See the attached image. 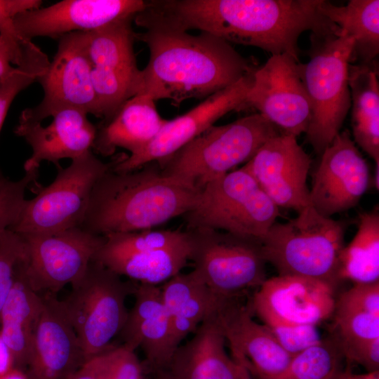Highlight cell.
<instances>
[{
  "label": "cell",
  "instance_id": "obj_43",
  "mask_svg": "<svg viewBox=\"0 0 379 379\" xmlns=\"http://www.w3.org/2000/svg\"><path fill=\"white\" fill-rule=\"evenodd\" d=\"M29 42L0 34V81L10 76L22 62Z\"/></svg>",
  "mask_w": 379,
  "mask_h": 379
},
{
  "label": "cell",
  "instance_id": "obj_21",
  "mask_svg": "<svg viewBox=\"0 0 379 379\" xmlns=\"http://www.w3.org/2000/svg\"><path fill=\"white\" fill-rule=\"evenodd\" d=\"M26 368L29 379H67L86 362L61 300L44 294Z\"/></svg>",
  "mask_w": 379,
  "mask_h": 379
},
{
  "label": "cell",
  "instance_id": "obj_7",
  "mask_svg": "<svg viewBox=\"0 0 379 379\" xmlns=\"http://www.w3.org/2000/svg\"><path fill=\"white\" fill-rule=\"evenodd\" d=\"M280 215L242 166L207 182L182 216L187 228H210L261 241Z\"/></svg>",
  "mask_w": 379,
  "mask_h": 379
},
{
  "label": "cell",
  "instance_id": "obj_19",
  "mask_svg": "<svg viewBox=\"0 0 379 379\" xmlns=\"http://www.w3.org/2000/svg\"><path fill=\"white\" fill-rule=\"evenodd\" d=\"M237 297L220 295L210 314L228 343L232 359L254 379L280 373L293 356L280 346L266 326L253 319L249 305L241 304Z\"/></svg>",
  "mask_w": 379,
  "mask_h": 379
},
{
  "label": "cell",
  "instance_id": "obj_41",
  "mask_svg": "<svg viewBox=\"0 0 379 379\" xmlns=\"http://www.w3.org/2000/svg\"><path fill=\"white\" fill-rule=\"evenodd\" d=\"M339 345L349 361L361 365L368 372L379 371V338Z\"/></svg>",
  "mask_w": 379,
  "mask_h": 379
},
{
  "label": "cell",
  "instance_id": "obj_46",
  "mask_svg": "<svg viewBox=\"0 0 379 379\" xmlns=\"http://www.w3.org/2000/svg\"><path fill=\"white\" fill-rule=\"evenodd\" d=\"M0 379H29L26 371L13 367L0 375Z\"/></svg>",
  "mask_w": 379,
  "mask_h": 379
},
{
  "label": "cell",
  "instance_id": "obj_29",
  "mask_svg": "<svg viewBox=\"0 0 379 379\" xmlns=\"http://www.w3.org/2000/svg\"><path fill=\"white\" fill-rule=\"evenodd\" d=\"M319 11L354 41L350 64H370L379 53V1L350 0L338 6L321 0Z\"/></svg>",
  "mask_w": 379,
  "mask_h": 379
},
{
  "label": "cell",
  "instance_id": "obj_36",
  "mask_svg": "<svg viewBox=\"0 0 379 379\" xmlns=\"http://www.w3.org/2000/svg\"><path fill=\"white\" fill-rule=\"evenodd\" d=\"M339 344L379 338V315L359 310H334Z\"/></svg>",
  "mask_w": 379,
  "mask_h": 379
},
{
  "label": "cell",
  "instance_id": "obj_13",
  "mask_svg": "<svg viewBox=\"0 0 379 379\" xmlns=\"http://www.w3.org/2000/svg\"><path fill=\"white\" fill-rule=\"evenodd\" d=\"M20 235L25 244L29 282L41 295H55L81 278L105 239L81 227Z\"/></svg>",
  "mask_w": 379,
  "mask_h": 379
},
{
  "label": "cell",
  "instance_id": "obj_11",
  "mask_svg": "<svg viewBox=\"0 0 379 379\" xmlns=\"http://www.w3.org/2000/svg\"><path fill=\"white\" fill-rule=\"evenodd\" d=\"M58 39L53 60L36 81L42 86L44 98L36 106L22 111L20 121L40 122L65 108H76L100 118L86 32H71Z\"/></svg>",
  "mask_w": 379,
  "mask_h": 379
},
{
  "label": "cell",
  "instance_id": "obj_47",
  "mask_svg": "<svg viewBox=\"0 0 379 379\" xmlns=\"http://www.w3.org/2000/svg\"><path fill=\"white\" fill-rule=\"evenodd\" d=\"M67 379H95L94 376L83 366Z\"/></svg>",
  "mask_w": 379,
  "mask_h": 379
},
{
  "label": "cell",
  "instance_id": "obj_34",
  "mask_svg": "<svg viewBox=\"0 0 379 379\" xmlns=\"http://www.w3.org/2000/svg\"><path fill=\"white\" fill-rule=\"evenodd\" d=\"M49 63L48 56L39 47L30 42L22 62L10 76L0 81V131L16 95L36 81L46 72Z\"/></svg>",
  "mask_w": 379,
  "mask_h": 379
},
{
  "label": "cell",
  "instance_id": "obj_27",
  "mask_svg": "<svg viewBox=\"0 0 379 379\" xmlns=\"http://www.w3.org/2000/svg\"><path fill=\"white\" fill-rule=\"evenodd\" d=\"M160 287L177 349L214 310L220 295L212 291L193 270L180 272Z\"/></svg>",
  "mask_w": 379,
  "mask_h": 379
},
{
  "label": "cell",
  "instance_id": "obj_42",
  "mask_svg": "<svg viewBox=\"0 0 379 379\" xmlns=\"http://www.w3.org/2000/svg\"><path fill=\"white\" fill-rule=\"evenodd\" d=\"M42 3L41 0H0V34L24 41L15 32L13 19L22 12L41 7Z\"/></svg>",
  "mask_w": 379,
  "mask_h": 379
},
{
  "label": "cell",
  "instance_id": "obj_31",
  "mask_svg": "<svg viewBox=\"0 0 379 379\" xmlns=\"http://www.w3.org/2000/svg\"><path fill=\"white\" fill-rule=\"evenodd\" d=\"M338 281H379V212L378 207L359 215L357 231L344 246L338 261Z\"/></svg>",
  "mask_w": 379,
  "mask_h": 379
},
{
  "label": "cell",
  "instance_id": "obj_48",
  "mask_svg": "<svg viewBox=\"0 0 379 379\" xmlns=\"http://www.w3.org/2000/svg\"><path fill=\"white\" fill-rule=\"evenodd\" d=\"M154 375V379H173L167 370L157 371Z\"/></svg>",
  "mask_w": 379,
  "mask_h": 379
},
{
  "label": "cell",
  "instance_id": "obj_2",
  "mask_svg": "<svg viewBox=\"0 0 379 379\" xmlns=\"http://www.w3.org/2000/svg\"><path fill=\"white\" fill-rule=\"evenodd\" d=\"M135 38L145 43L149 61L140 70L137 94L179 105L207 98L256 69L228 42L206 32L189 34L171 26L147 23Z\"/></svg>",
  "mask_w": 379,
  "mask_h": 379
},
{
  "label": "cell",
  "instance_id": "obj_45",
  "mask_svg": "<svg viewBox=\"0 0 379 379\" xmlns=\"http://www.w3.org/2000/svg\"><path fill=\"white\" fill-rule=\"evenodd\" d=\"M339 379H379V371L355 374L352 373L350 369H347L340 373Z\"/></svg>",
  "mask_w": 379,
  "mask_h": 379
},
{
  "label": "cell",
  "instance_id": "obj_5",
  "mask_svg": "<svg viewBox=\"0 0 379 379\" xmlns=\"http://www.w3.org/2000/svg\"><path fill=\"white\" fill-rule=\"evenodd\" d=\"M307 62L298 63L311 107L307 142L321 154L340 132L351 107L348 69L354 46L347 34L310 36Z\"/></svg>",
  "mask_w": 379,
  "mask_h": 379
},
{
  "label": "cell",
  "instance_id": "obj_4",
  "mask_svg": "<svg viewBox=\"0 0 379 379\" xmlns=\"http://www.w3.org/2000/svg\"><path fill=\"white\" fill-rule=\"evenodd\" d=\"M345 234L343 221L308 206L287 222H275L261 240L262 251L279 275L310 277L335 288Z\"/></svg>",
  "mask_w": 379,
  "mask_h": 379
},
{
  "label": "cell",
  "instance_id": "obj_26",
  "mask_svg": "<svg viewBox=\"0 0 379 379\" xmlns=\"http://www.w3.org/2000/svg\"><path fill=\"white\" fill-rule=\"evenodd\" d=\"M43 305V295L36 293L29 282L25 253L17 265L13 286L0 314V333L11 352L15 368L25 371L27 367Z\"/></svg>",
  "mask_w": 379,
  "mask_h": 379
},
{
  "label": "cell",
  "instance_id": "obj_16",
  "mask_svg": "<svg viewBox=\"0 0 379 379\" xmlns=\"http://www.w3.org/2000/svg\"><path fill=\"white\" fill-rule=\"evenodd\" d=\"M255 72V71H254ZM237 83L205 98L200 104L171 120H166L151 142L140 152L117 159L112 169L117 172L135 170L150 162L166 159L213 126L230 112L246 107L253 72Z\"/></svg>",
  "mask_w": 379,
  "mask_h": 379
},
{
  "label": "cell",
  "instance_id": "obj_17",
  "mask_svg": "<svg viewBox=\"0 0 379 379\" xmlns=\"http://www.w3.org/2000/svg\"><path fill=\"white\" fill-rule=\"evenodd\" d=\"M312 175L310 205L331 218L355 207L371 181L368 164L347 131L340 132L320 154Z\"/></svg>",
  "mask_w": 379,
  "mask_h": 379
},
{
  "label": "cell",
  "instance_id": "obj_30",
  "mask_svg": "<svg viewBox=\"0 0 379 379\" xmlns=\"http://www.w3.org/2000/svg\"><path fill=\"white\" fill-rule=\"evenodd\" d=\"M187 243L163 249L125 254H95L96 260L121 277L138 284L158 286L176 274L189 261Z\"/></svg>",
  "mask_w": 379,
  "mask_h": 379
},
{
  "label": "cell",
  "instance_id": "obj_44",
  "mask_svg": "<svg viewBox=\"0 0 379 379\" xmlns=\"http://www.w3.org/2000/svg\"><path fill=\"white\" fill-rule=\"evenodd\" d=\"M14 367V361L11 352L0 333V375Z\"/></svg>",
  "mask_w": 379,
  "mask_h": 379
},
{
  "label": "cell",
  "instance_id": "obj_12",
  "mask_svg": "<svg viewBox=\"0 0 379 379\" xmlns=\"http://www.w3.org/2000/svg\"><path fill=\"white\" fill-rule=\"evenodd\" d=\"M132 20L85 32L93 88L104 120L137 93L140 69L134 53Z\"/></svg>",
  "mask_w": 379,
  "mask_h": 379
},
{
  "label": "cell",
  "instance_id": "obj_10",
  "mask_svg": "<svg viewBox=\"0 0 379 379\" xmlns=\"http://www.w3.org/2000/svg\"><path fill=\"white\" fill-rule=\"evenodd\" d=\"M189 260L214 293L237 297L266 279L261 241L210 228H187Z\"/></svg>",
  "mask_w": 379,
  "mask_h": 379
},
{
  "label": "cell",
  "instance_id": "obj_38",
  "mask_svg": "<svg viewBox=\"0 0 379 379\" xmlns=\"http://www.w3.org/2000/svg\"><path fill=\"white\" fill-rule=\"evenodd\" d=\"M29 187L30 180L27 177L12 181L0 175V233L17 221Z\"/></svg>",
  "mask_w": 379,
  "mask_h": 379
},
{
  "label": "cell",
  "instance_id": "obj_40",
  "mask_svg": "<svg viewBox=\"0 0 379 379\" xmlns=\"http://www.w3.org/2000/svg\"><path fill=\"white\" fill-rule=\"evenodd\" d=\"M335 310H359L379 315V281L354 284L335 301Z\"/></svg>",
  "mask_w": 379,
  "mask_h": 379
},
{
  "label": "cell",
  "instance_id": "obj_32",
  "mask_svg": "<svg viewBox=\"0 0 379 379\" xmlns=\"http://www.w3.org/2000/svg\"><path fill=\"white\" fill-rule=\"evenodd\" d=\"M335 336L322 341L293 357L280 373L261 379H331L342 371L343 358Z\"/></svg>",
  "mask_w": 379,
  "mask_h": 379
},
{
  "label": "cell",
  "instance_id": "obj_35",
  "mask_svg": "<svg viewBox=\"0 0 379 379\" xmlns=\"http://www.w3.org/2000/svg\"><path fill=\"white\" fill-rule=\"evenodd\" d=\"M84 366L95 379H145L146 370L135 351L123 344L113 345Z\"/></svg>",
  "mask_w": 379,
  "mask_h": 379
},
{
  "label": "cell",
  "instance_id": "obj_23",
  "mask_svg": "<svg viewBox=\"0 0 379 379\" xmlns=\"http://www.w3.org/2000/svg\"><path fill=\"white\" fill-rule=\"evenodd\" d=\"M133 295L134 305L119 334L123 345L142 350L146 370L153 373L166 370L176 347L161 287L138 284Z\"/></svg>",
  "mask_w": 379,
  "mask_h": 379
},
{
  "label": "cell",
  "instance_id": "obj_39",
  "mask_svg": "<svg viewBox=\"0 0 379 379\" xmlns=\"http://www.w3.org/2000/svg\"><path fill=\"white\" fill-rule=\"evenodd\" d=\"M267 327L280 346L292 356L318 345L323 340L315 325Z\"/></svg>",
  "mask_w": 379,
  "mask_h": 379
},
{
  "label": "cell",
  "instance_id": "obj_50",
  "mask_svg": "<svg viewBox=\"0 0 379 379\" xmlns=\"http://www.w3.org/2000/svg\"><path fill=\"white\" fill-rule=\"evenodd\" d=\"M248 379H252V378H248Z\"/></svg>",
  "mask_w": 379,
  "mask_h": 379
},
{
  "label": "cell",
  "instance_id": "obj_18",
  "mask_svg": "<svg viewBox=\"0 0 379 379\" xmlns=\"http://www.w3.org/2000/svg\"><path fill=\"white\" fill-rule=\"evenodd\" d=\"M146 6L142 0H63L17 15L13 25L19 38L58 39L74 32H88L125 20H134Z\"/></svg>",
  "mask_w": 379,
  "mask_h": 379
},
{
  "label": "cell",
  "instance_id": "obj_28",
  "mask_svg": "<svg viewBox=\"0 0 379 379\" xmlns=\"http://www.w3.org/2000/svg\"><path fill=\"white\" fill-rule=\"evenodd\" d=\"M353 140L379 166V84L375 61L349 65Z\"/></svg>",
  "mask_w": 379,
  "mask_h": 379
},
{
  "label": "cell",
  "instance_id": "obj_20",
  "mask_svg": "<svg viewBox=\"0 0 379 379\" xmlns=\"http://www.w3.org/2000/svg\"><path fill=\"white\" fill-rule=\"evenodd\" d=\"M310 155L297 138L279 134L266 141L243 166L277 206L298 213L310 205Z\"/></svg>",
  "mask_w": 379,
  "mask_h": 379
},
{
  "label": "cell",
  "instance_id": "obj_25",
  "mask_svg": "<svg viewBox=\"0 0 379 379\" xmlns=\"http://www.w3.org/2000/svg\"><path fill=\"white\" fill-rule=\"evenodd\" d=\"M166 119L159 114L155 100L147 94H137L126 100L109 119L96 126L93 148L107 157L117 148L135 155L154 138Z\"/></svg>",
  "mask_w": 379,
  "mask_h": 379
},
{
  "label": "cell",
  "instance_id": "obj_3",
  "mask_svg": "<svg viewBox=\"0 0 379 379\" xmlns=\"http://www.w3.org/2000/svg\"><path fill=\"white\" fill-rule=\"evenodd\" d=\"M198 192L156 161L126 172L111 166L96 182L80 227L101 236L152 229L185 214Z\"/></svg>",
  "mask_w": 379,
  "mask_h": 379
},
{
  "label": "cell",
  "instance_id": "obj_1",
  "mask_svg": "<svg viewBox=\"0 0 379 379\" xmlns=\"http://www.w3.org/2000/svg\"><path fill=\"white\" fill-rule=\"evenodd\" d=\"M321 0L152 1L151 18L184 31L200 30L229 44L251 46L299 62L302 33L340 34L319 11Z\"/></svg>",
  "mask_w": 379,
  "mask_h": 379
},
{
  "label": "cell",
  "instance_id": "obj_49",
  "mask_svg": "<svg viewBox=\"0 0 379 379\" xmlns=\"http://www.w3.org/2000/svg\"><path fill=\"white\" fill-rule=\"evenodd\" d=\"M339 374H340V373H338L337 375H335V377H333V378H331V379H338Z\"/></svg>",
  "mask_w": 379,
  "mask_h": 379
},
{
  "label": "cell",
  "instance_id": "obj_51",
  "mask_svg": "<svg viewBox=\"0 0 379 379\" xmlns=\"http://www.w3.org/2000/svg\"><path fill=\"white\" fill-rule=\"evenodd\" d=\"M338 379H339V376H338Z\"/></svg>",
  "mask_w": 379,
  "mask_h": 379
},
{
  "label": "cell",
  "instance_id": "obj_15",
  "mask_svg": "<svg viewBox=\"0 0 379 379\" xmlns=\"http://www.w3.org/2000/svg\"><path fill=\"white\" fill-rule=\"evenodd\" d=\"M334 290L319 279L278 274L265 279L249 306L267 326H317L333 314Z\"/></svg>",
  "mask_w": 379,
  "mask_h": 379
},
{
  "label": "cell",
  "instance_id": "obj_6",
  "mask_svg": "<svg viewBox=\"0 0 379 379\" xmlns=\"http://www.w3.org/2000/svg\"><path fill=\"white\" fill-rule=\"evenodd\" d=\"M281 134L258 113L213 126L157 164L162 172L200 190L247 162L271 138Z\"/></svg>",
  "mask_w": 379,
  "mask_h": 379
},
{
  "label": "cell",
  "instance_id": "obj_22",
  "mask_svg": "<svg viewBox=\"0 0 379 379\" xmlns=\"http://www.w3.org/2000/svg\"><path fill=\"white\" fill-rule=\"evenodd\" d=\"M49 117L52 119L47 124L18 121L15 128V134L32 148V154L23 165L25 173L38 172L44 161L55 164L58 168L60 160L75 159L93 148L96 126L88 119L86 112L65 108Z\"/></svg>",
  "mask_w": 379,
  "mask_h": 379
},
{
  "label": "cell",
  "instance_id": "obj_37",
  "mask_svg": "<svg viewBox=\"0 0 379 379\" xmlns=\"http://www.w3.org/2000/svg\"><path fill=\"white\" fill-rule=\"evenodd\" d=\"M25 255L22 235L9 229L0 233V314L13 286L17 265Z\"/></svg>",
  "mask_w": 379,
  "mask_h": 379
},
{
  "label": "cell",
  "instance_id": "obj_24",
  "mask_svg": "<svg viewBox=\"0 0 379 379\" xmlns=\"http://www.w3.org/2000/svg\"><path fill=\"white\" fill-rule=\"evenodd\" d=\"M226 340L209 315L192 338L174 352L167 371L173 379H248L242 366L227 353Z\"/></svg>",
  "mask_w": 379,
  "mask_h": 379
},
{
  "label": "cell",
  "instance_id": "obj_8",
  "mask_svg": "<svg viewBox=\"0 0 379 379\" xmlns=\"http://www.w3.org/2000/svg\"><path fill=\"white\" fill-rule=\"evenodd\" d=\"M138 283L121 277L93 260L84 274L61 300L86 361L109 349L126 321L127 297Z\"/></svg>",
  "mask_w": 379,
  "mask_h": 379
},
{
  "label": "cell",
  "instance_id": "obj_33",
  "mask_svg": "<svg viewBox=\"0 0 379 379\" xmlns=\"http://www.w3.org/2000/svg\"><path fill=\"white\" fill-rule=\"evenodd\" d=\"M104 237L105 242L95 254L112 255L145 252L171 248L188 241L187 232L180 230L148 229L131 232L113 233Z\"/></svg>",
  "mask_w": 379,
  "mask_h": 379
},
{
  "label": "cell",
  "instance_id": "obj_9",
  "mask_svg": "<svg viewBox=\"0 0 379 379\" xmlns=\"http://www.w3.org/2000/svg\"><path fill=\"white\" fill-rule=\"evenodd\" d=\"M92 151L58 167L54 180L31 199H26L9 229L20 234H48L80 227L98 180L110 168Z\"/></svg>",
  "mask_w": 379,
  "mask_h": 379
},
{
  "label": "cell",
  "instance_id": "obj_14",
  "mask_svg": "<svg viewBox=\"0 0 379 379\" xmlns=\"http://www.w3.org/2000/svg\"><path fill=\"white\" fill-rule=\"evenodd\" d=\"M299 62L287 53L272 55L253 72L246 101V107L256 109L282 134L295 138L306 133L311 119Z\"/></svg>",
  "mask_w": 379,
  "mask_h": 379
}]
</instances>
